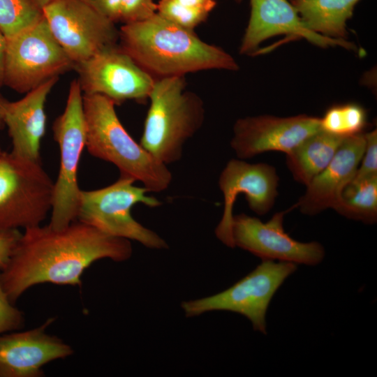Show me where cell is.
Returning <instances> with one entry per match:
<instances>
[{"instance_id": "obj_6", "label": "cell", "mask_w": 377, "mask_h": 377, "mask_svg": "<svg viewBox=\"0 0 377 377\" xmlns=\"http://www.w3.org/2000/svg\"><path fill=\"white\" fill-rule=\"evenodd\" d=\"M54 183L40 161L0 154V230L40 225L51 211Z\"/></svg>"}, {"instance_id": "obj_7", "label": "cell", "mask_w": 377, "mask_h": 377, "mask_svg": "<svg viewBox=\"0 0 377 377\" xmlns=\"http://www.w3.org/2000/svg\"><path fill=\"white\" fill-rule=\"evenodd\" d=\"M60 151V166L54 183L49 226L60 230L77 220L81 189L77 169L85 147L83 92L77 79L71 81L64 111L52 124Z\"/></svg>"}, {"instance_id": "obj_31", "label": "cell", "mask_w": 377, "mask_h": 377, "mask_svg": "<svg viewBox=\"0 0 377 377\" xmlns=\"http://www.w3.org/2000/svg\"><path fill=\"white\" fill-rule=\"evenodd\" d=\"M6 101H7L3 98V97L0 95V128L4 126L3 112Z\"/></svg>"}, {"instance_id": "obj_3", "label": "cell", "mask_w": 377, "mask_h": 377, "mask_svg": "<svg viewBox=\"0 0 377 377\" xmlns=\"http://www.w3.org/2000/svg\"><path fill=\"white\" fill-rule=\"evenodd\" d=\"M115 105L104 96L83 94L89 153L114 164L120 177L142 182L149 192L166 190L172 179L170 170L130 135L117 117Z\"/></svg>"}, {"instance_id": "obj_13", "label": "cell", "mask_w": 377, "mask_h": 377, "mask_svg": "<svg viewBox=\"0 0 377 377\" xmlns=\"http://www.w3.org/2000/svg\"><path fill=\"white\" fill-rule=\"evenodd\" d=\"M279 181L276 170L271 165L253 164L242 159L230 160L219 178V186L224 201L223 214L215 228L219 240L230 248L235 247L232 237V211L239 193L245 195L249 207L253 212L264 215L274 205Z\"/></svg>"}, {"instance_id": "obj_4", "label": "cell", "mask_w": 377, "mask_h": 377, "mask_svg": "<svg viewBox=\"0 0 377 377\" xmlns=\"http://www.w3.org/2000/svg\"><path fill=\"white\" fill-rule=\"evenodd\" d=\"M148 98L150 105L140 144L166 165L179 161L185 142L203 124V101L186 89L185 76L155 80Z\"/></svg>"}, {"instance_id": "obj_24", "label": "cell", "mask_w": 377, "mask_h": 377, "mask_svg": "<svg viewBox=\"0 0 377 377\" xmlns=\"http://www.w3.org/2000/svg\"><path fill=\"white\" fill-rule=\"evenodd\" d=\"M161 6L177 17H190L199 14L209 15L216 5V0H159Z\"/></svg>"}, {"instance_id": "obj_18", "label": "cell", "mask_w": 377, "mask_h": 377, "mask_svg": "<svg viewBox=\"0 0 377 377\" xmlns=\"http://www.w3.org/2000/svg\"><path fill=\"white\" fill-rule=\"evenodd\" d=\"M59 77L48 80L16 101H6L3 123L11 139V152L40 161V147L46 127L45 104Z\"/></svg>"}, {"instance_id": "obj_20", "label": "cell", "mask_w": 377, "mask_h": 377, "mask_svg": "<svg viewBox=\"0 0 377 377\" xmlns=\"http://www.w3.org/2000/svg\"><path fill=\"white\" fill-rule=\"evenodd\" d=\"M344 138L320 130L286 154L294 179L306 186L330 163Z\"/></svg>"}, {"instance_id": "obj_25", "label": "cell", "mask_w": 377, "mask_h": 377, "mask_svg": "<svg viewBox=\"0 0 377 377\" xmlns=\"http://www.w3.org/2000/svg\"><path fill=\"white\" fill-rule=\"evenodd\" d=\"M366 145L361 161L351 181L359 182L377 177V131L364 133Z\"/></svg>"}, {"instance_id": "obj_21", "label": "cell", "mask_w": 377, "mask_h": 377, "mask_svg": "<svg viewBox=\"0 0 377 377\" xmlns=\"http://www.w3.org/2000/svg\"><path fill=\"white\" fill-rule=\"evenodd\" d=\"M339 214L367 224L377 221V177L350 181L343 188L334 209Z\"/></svg>"}, {"instance_id": "obj_29", "label": "cell", "mask_w": 377, "mask_h": 377, "mask_svg": "<svg viewBox=\"0 0 377 377\" xmlns=\"http://www.w3.org/2000/svg\"><path fill=\"white\" fill-rule=\"evenodd\" d=\"M82 1L112 22H119L121 0Z\"/></svg>"}, {"instance_id": "obj_17", "label": "cell", "mask_w": 377, "mask_h": 377, "mask_svg": "<svg viewBox=\"0 0 377 377\" xmlns=\"http://www.w3.org/2000/svg\"><path fill=\"white\" fill-rule=\"evenodd\" d=\"M365 145L364 133L345 138L330 163L306 186L305 193L294 207L309 216L334 209L355 175Z\"/></svg>"}, {"instance_id": "obj_2", "label": "cell", "mask_w": 377, "mask_h": 377, "mask_svg": "<svg viewBox=\"0 0 377 377\" xmlns=\"http://www.w3.org/2000/svg\"><path fill=\"white\" fill-rule=\"evenodd\" d=\"M121 48L155 80L209 70L235 71V59L223 48L201 40L157 13L137 22L123 24Z\"/></svg>"}, {"instance_id": "obj_22", "label": "cell", "mask_w": 377, "mask_h": 377, "mask_svg": "<svg viewBox=\"0 0 377 377\" xmlns=\"http://www.w3.org/2000/svg\"><path fill=\"white\" fill-rule=\"evenodd\" d=\"M50 0H0V32L10 38L45 19Z\"/></svg>"}, {"instance_id": "obj_28", "label": "cell", "mask_w": 377, "mask_h": 377, "mask_svg": "<svg viewBox=\"0 0 377 377\" xmlns=\"http://www.w3.org/2000/svg\"><path fill=\"white\" fill-rule=\"evenodd\" d=\"M21 234L18 229L0 230V270L8 263Z\"/></svg>"}, {"instance_id": "obj_23", "label": "cell", "mask_w": 377, "mask_h": 377, "mask_svg": "<svg viewBox=\"0 0 377 377\" xmlns=\"http://www.w3.org/2000/svg\"><path fill=\"white\" fill-rule=\"evenodd\" d=\"M321 130L341 138L364 132L367 127V112L360 104L348 103L330 107L320 118Z\"/></svg>"}, {"instance_id": "obj_14", "label": "cell", "mask_w": 377, "mask_h": 377, "mask_svg": "<svg viewBox=\"0 0 377 377\" xmlns=\"http://www.w3.org/2000/svg\"><path fill=\"white\" fill-rule=\"evenodd\" d=\"M320 130V118L307 114L246 117L235 123L230 146L240 159L267 151L287 154Z\"/></svg>"}, {"instance_id": "obj_33", "label": "cell", "mask_w": 377, "mask_h": 377, "mask_svg": "<svg viewBox=\"0 0 377 377\" xmlns=\"http://www.w3.org/2000/svg\"><path fill=\"white\" fill-rule=\"evenodd\" d=\"M2 149H1V145H0V154L2 152Z\"/></svg>"}, {"instance_id": "obj_30", "label": "cell", "mask_w": 377, "mask_h": 377, "mask_svg": "<svg viewBox=\"0 0 377 377\" xmlns=\"http://www.w3.org/2000/svg\"><path fill=\"white\" fill-rule=\"evenodd\" d=\"M6 38L0 32V87L3 84Z\"/></svg>"}, {"instance_id": "obj_15", "label": "cell", "mask_w": 377, "mask_h": 377, "mask_svg": "<svg viewBox=\"0 0 377 377\" xmlns=\"http://www.w3.org/2000/svg\"><path fill=\"white\" fill-rule=\"evenodd\" d=\"M250 16L239 46V54L256 55L260 45L274 36L287 40L305 39L319 47L340 46L350 50L357 47L347 40L327 38L306 27L289 0H250Z\"/></svg>"}, {"instance_id": "obj_32", "label": "cell", "mask_w": 377, "mask_h": 377, "mask_svg": "<svg viewBox=\"0 0 377 377\" xmlns=\"http://www.w3.org/2000/svg\"><path fill=\"white\" fill-rule=\"evenodd\" d=\"M234 1H235L237 3H240V2H242V0H234Z\"/></svg>"}, {"instance_id": "obj_27", "label": "cell", "mask_w": 377, "mask_h": 377, "mask_svg": "<svg viewBox=\"0 0 377 377\" xmlns=\"http://www.w3.org/2000/svg\"><path fill=\"white\" fill-rule=\"evenodd\" d=\"M24 323L23 312L14 306L3 288L0 270V334L19 330Z\"/></svg>"}, {"instance_id": "obj_1", "label": "cell", "mask_w": 377, "mask_h": 377, "mask_svg": "<svg viewBox=\"0 0 377 377\" xmlns=\"http://www.w3.org/2000/svg\"><path fill=\"white\" fill-rule=\"evenodd\" d=\"M131 241L107 235L76 220L55 230L49 225L27 228L1 270L3 288L15 302L30 288L50 283L81 286L86 269L101 259L128 260Z\"/></svg>"}, {"instance_id": "obj_9", "label": "cell", "mask_w": 377, "mask_h": 377, "mask_svg": "<svg viewBox=\"0 0 377 377\" xmlns=\"http://www.w3.org/2000/svg\"><path fill=\"white\" fill-rule=\"evenodd\" d=\"M75 63L53 36L45 17L6 38L3 84L26 94L73 69Z\"/></svg>"}, {"instance_id": "obj_11", "label": "cell", "mask_w": 377, "mask_h": 377, "mask_svg": "<svg viewBox=\"0 0 377 377\" xmlns=\"http://www.w3.org/2000/svg\"><path fill=\"white\" fill-rule=\"evenodd\" d=\"M83 94H99L120 105L126 101H145L155 79L117 43L75 64Z\"/></svg>"}, {"instance_id": "obj_12", "label": "cell", "mask_w": 377, "mask_h": 377, "mask_svg": "<svg viewBox=\"0 0 377 377\" xmlns=\"http://www.w3.org/2000/svg\"><path fill=\"white\" fill-rule=\"evenodd\" d=\"M295 207L274 214L267 222L246 214L233 215L232 237L239 247L264 260L316 265L325 258L323 246L318 242H301L283 229L284 216Z\"/></svg>"}, {"instance_id": "obj_19", "label": "cell", "mask_w": 377, "mask_h": 377, "mask_svg": "<svg viewBox=\"0 0 377 377\" xmlns=\"http://www.w3.org/2000/svg\"><path fill=\"white\" fill-rule=\"evenodd\" d=\"M310 31L339 40L348 37L347 22L360 0H289Z\"/></svg>"}, {"instance_id": "obj_10", "label": "cell", "mask_w": 377, "mask_h": 377, "mask_svg": "<svg viewBox=\"0 0 377 377\" xmlns=\"http://www.w3.org/2000/svg\"><path fill=\"white\" fill-rule=\"evenodd\" d=\"M44 13L53 36L75 64L119 42L115 22L82 0H50Z\"/></svg>"}, {"instance_id": "obj_26", "label": "cell", "mask_w": 377, "mask_h": 377, "mask_svg": "<svg viewBox=\"0 0 377 377\" xmlns=\"http://www.w3.org/2000/svg\"><path fill=\"white\" fill-rule=\"evenodd\" d=\"M154 0H121L119 22L123 24L145 20L156 13Z\"/></svg>"}, {"instance_id": "obj_16", "label": "cell", "mask_w": 377, "mask_h": 377, "mask_svg": "<svg viewBox=\"0 0 377 377\" xmlns=\"http://www.w3.org/2000/svg\"><path fill=\"white\" fill-rule=\"evenodd\" d=\"M54 320L49 318L37 327L0 334V377H42L44 365L73 354L69 344L47 333Z\"/></svg>"}, {"instance_id": "obj_8", "label": "cell", "mask_w": 377, "mask_h": 377, "mask_svg": "<svg viewBox=\"0 0 377 377\" xmlns=\"http://www.w3.org/2000/svg\"><path fill=\"white\" fill-rule=\"evenodd\" d=\"M297 264L264 260L252 272L228 289L217 294L183 301L187 318L214 311H227L245 316L253 329L267 334L266 313L277 290L297 270Z\"/></svg>"}, {"instance_id": "obj_5", "label": "cell", "mask_w": 377, "mask_h": 377, "mask_svg": "<svg viewBox=\"0 0 377 377\" xmlns=\"http://www.w3.org/2000/svg\"><path fill=\"white\" fill-rule=\"evenodd\" d=\"M134 182L119 177L108 186L81 190L77 220L107 235L134 240L149 249H168L165 239L133 217L131 209L136 204L149 207L162 205L156 198L147 195L149 191L145 187L135 186Z\"/></svg>"}]
</instances>
